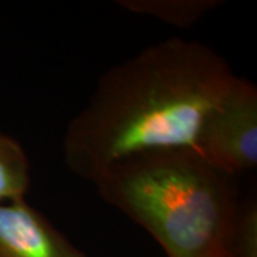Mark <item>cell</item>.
Here are the masks:
<instances>
[{"label":"cell","mask_w":257,"mask_h":257,"mask_svg":"<svg viewBox=\"0 0 257 257\" xmlns=\"http://www.w3.org/2000/svg\"><path fill=\"white\" fill-rule=\"evenodd\" d=\"M0 257H87L26 199L0 203Z\"/></svg>","instance_id":"277c9868"},{"label":"cell","mask_w":257,"mask_h":257,"mask_svg":"<svg viewBox=\"0 0 257 257\" xmlns=\"http://www.w3.org/2000/svg\"><path fill=\"white\" fill-rule=\"evenodd\" d=\"M30 187V162L23 146L0 130V203L25 199Z\"/></svg>","instance_id":"8992f818"},{"label":"cell","mask_w":257,"mask_h":257,"mask_svg":"<svg viewBox=\"0 0 257 257\" xmlns=\"http://www.w3.org/2000/svg\"><path fill=\"white\" fill-rule=\"evenodd\" d=\"M236 74L216 50L170 37L101 74L64 132L66 167L93 182L121 159L193 147L203 117Z\"/></svg>","instance_id":"6da1fadb"},{"label":"cell","mask_w":257,"mask_h":257,"mask_svg":"<svg viewBox=\"0 0 257 257\" xmlns=\"http://www.w3.org/2000/svg\"><path fill=\"white\" fill-rule=\"evenodd\" d=\"M93 183L104 202L146 230L167 257H204L224 246L240 206L234 177L194 147L128 156Z\"/></svg>","instance_id":"7a4b0ae2"},{"label":"cell","mask_w":257,"mask_h":257,"mask_svg":"<svg viewBox=\"0 0 257 257\" xmlns=\"http://www.w3.org/2000/svg\"><path fill=\"white\" fill-rule=\"evenodd\" d=\"M194 149L211 166L236 177L257 166V87L234 76L206 113Z\"/></svg>","instance_id":"3957f363"},{"label":"cell","mask_w":257,"mask_h":257,"mask_svg":"<svg viewBox=\"0 0 257 257\" xmlns=\"http://www.w3.org/2000/svg\"><path fill=\"white\" fill-rule=\"evenodd\" d=\"M204 257H229L226 250H224V246H217L211 250L210 253H207Z\"/></svg>","instance_id":"ba28073f"},{"label":"cell","mask_w":257,"mask_h":257,"mask_svg":"<svg viewBox=\"0 0 257 257\" xmlns=\"http://www.w3.org/2000/svg\"><path fill=\"white\" fill-rule=\"evenodd\" d=\"M224 250L229 257H257L256 200L241 203Z\"/></svg>","instance_id":"52a82bcc"},{"label":"cell","mask_w":257,"mask_h":257,"mask_svg":"<svg viewBox=\"0 0 257 257\" xmlns=\"http://www.w3.org/2000/svg\"><path fill=\"white\" fill-rule=\"evenodd\" d=\"M128 12L163 20L169 25L187 29L203 15L216 9L219 0H124L119 2Z\"/></svg>","instance_id":"5b68a950"}]
</instances>
